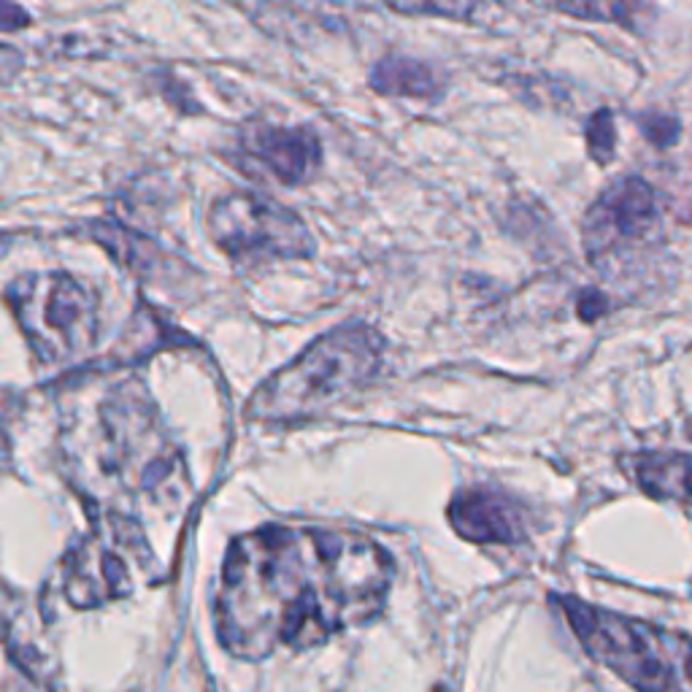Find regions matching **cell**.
Masks as SVG:
<instances>
[{"mask_svg":"<svg viewBox=\"0 0 692 692\" xmlns=\"http://www.w3.org/2000/svg\"><path fill=\"white\" fill-rule=\"evenodd\" d=\"M388 552L354 530L268 525L239 535L222 563L217 635L233 658L311 650L382 614Z\"/></svg>","mask_w":692,"mask_h":692,"instance_id":"obj_1","label":"cell"},{"mask_svg":"<svg viewBox=\"0 0 692 692\" xmlns=\"http://www.w3.org/2000/svg\"><path fill=\"white\" fill-rule=\"evenodd\" d=\"M382 354L384 341L373 328L330 330L254 392L247 409L249 420L301 422L320 417L363 390L377 377Z\"/></svg>","mask_w":692,"mask_h":692,"instance_id":"obj_2","label":"cell"},{"mask_svg":"<svg viewBox=\"0 0 692 692\" xmlns=\"http://www.w3.org/2000/svg\"><path fill=\"white\" fill-rule=\"evenodd\" d=\"M558 606L584 650L635 692H692L690 639L576 598H560Z\"/></svg>","mask_w":692,"mask_h":692,"instance_id":"obj_3","label":"cell"},{"mask_svg":"<svg viewBox=\"0 0 692 692\" xmlns=\"http://www.w3.org/2000/svg\"><path fill=\"white\" fill-rule=\"evenodd\" d=\"M6 305L43 365L71 363L96 347L98 301L71 273H20L6 287Z\"/></svg>","mask_w":692,"mask_h":692,"instance_id":"obj_4","label":"cell"},{"mask_svg":"<svg viewBox=\"0 0 692 692\" xmlns=\"http://www.w3.org/2000/svg\"><path fill=\"white\" fill-rule=\"evenodd\" d=\"M106 471L120 473L130 490L147 492L154 501L171 503L187 490L184 463L168 441L149 398L124 384L103 403Z\"/></svg>","mask_w":692,"mask_h":692,"instance_id":"obj_5","label":"cell"},{"mask_svg":"<svg viewBox=\"0 0 692 692\" xmlns=\"http://www.w3.org/2000/svg\"><path fill=\"white\" fill-rule=\"evenodd\" d=\"M205 228L230 260L244 265L303 260L317 249L309 224L295 211L252 190L230 192L211 203Z\"/></svg>","mask_w":692,"mask_h":692,"instance_id":"obj_6","label":"cell"},{"mask_svg":"<svg viewBox=\"0 0 692 692\" xmlns=\"http://www.w3.org/2000/svg\"><path fill=\"white\" fill-rule=\"evenodd\" d=\"M658 224V203L650 184L625 177L609 184L584 217V249L592 263L646 239Z\"/></svg>","mask_w":692,"mask_h":692,"instance_id":"obj_7","label":"cell"},{"mask_svg":"<svg viewBox=\"0 0 692 692\" xmlns=\"http://www.w3.org/2000/svg\"><path fill=\"white\" fill-rule=\"evenodd\" d=\"M244 154L284 187H301L320 171L322 147L309 128L252 122L241 130Z\"/></svg>","mask_w":692,"mask_h":692,"instance_id":"obj_8","label":"cell"},{"mask_svg":"<svg viewBox=\"0 0 692 692\" xmlns=\"http://www.w3.org/2000/svg\"><path fill=\"white\" fill-rule=\"evenodd\" d=\"M130 588H133V582H130L124 558L117 554L109 539H103L101 530L84 539V544L68 558L66 595L77 606L92 609L98 603L111 601V598L128 595Z\"/></svg>","mask_w":692,"mask_h":692,"instance_id":"obj_9","label":"cell"},{"mask_svg":"<svg viewBox=\"0 0 692 692\" xmlns=\"http://www.w3.org/2000/svg\"><path fill=\"white\" fill-rule=\"evenodd\" d=\"M449 522L473 544H517L525 535L520 507L490 488L460 492L449 507Z\"/></svg>","mask_w":692,"mask_h":692,"instance_id":"obj_10","label":"cell"},{"mask_svg":"<svg viewBox=\"0 0 692 692\" xmlns=\"http://www.w3.org/2000/svg\"><path fill=\"white\" fill-rule=\"evenodd\" d=\"M368 87L377 96L390 98H420V101H433L444 92V82L433 68L420 60L401 58V54H390L382 58L377 66L368 71Z\"/></svg>","mask_w":692,"mask_h":692,"instance_id":"obj_11","label":"cell"},{"mask_svg":"<svg viewBox=\"0 0 692 692\" xmlns=\"http://www.w3.org/2000/svg\"><path fill=\"white\" fill-rule=\"evenodd\" d=\"M639 482L654 495L692 501V458H688V454H650V458H641Z\"/></svg>","mask_w":692,"mask_h":692,"instance_id":"obj_12","label":"cell"},{"mask_svg":"<svg viewBox=\"0 0 692 692\" xmlns=\"http://www.w3.org/2000/svg\"><path fill=\"white\" fill-rule=\"evenodd\" d=\"M403 17H441L452 22H471L482 0H382Z\"/></svg>","mask_w":692,"mask_h":692,"instance_id":"obj_13","label":"cell"},{"mask_svg":"<svg viewBox=\"0 0 692 692\" xmlns=\"http://www.w3.org/2000/svg\"><path fill=\"white\" fill-rule=\"evenodd\" d=\"M558 9L563 14L576 17V20L590 22H628L625 0H558Z\"/></svg>","mask_w":692,"mask_h":692,"instance_id":"obj_14","label":"cell"},{"mask_svg":"<svg viewBox=\"0 0 692 692\" xmlns=\"http://www.w3.org/2000/svg\"><path fill=\"white\" fill-rule=\"evenodd\" d=\"M588 152L598 166H609L614 160V147H616V130L614 120H611V111L601 109L590 117L588 130Z\"/></svg>","mask_w":692,"mask_h":692,"instance_id":"obj_15","label":"cell"},{"mask_svg":"<svg viewBox=\"0 0 692 692\" xmlns=\"http://www.w3.org/2000/svg\"><path fill=\"white\" fill-rule=\"evenodd\" d=\"M641 130H644V136L654 143V147H669V143L676 141V136H679L676 120H671V117H663V114L641 117Z\"/></svg>","mask_w":692,"mask_h":692,"instance_id":"obj_16","label":"cell"},{"mask_svg":"<svg viewBox=\"0 0 692 692\" xmlns=\"http://www.w3.org/2000/svg\"><path fill=\"white\" fill-rule=\"evenodd\" d=\"M28 24L30 14L22 6H17L14 0H3V3H0V28H3V33H14V30L28 28Z\"/></svg>","mask_w":692,"mask_h":692,"instance_id":"obj_17","label":"cell"},{"mask_svg":"<svg viewBox=\"0 0 692 692\" xmlns=\"http://www.w3.org/2000/svg\"><path fill=\"white\" fill-rule=\"evenodd\" d=\"M690 433H692V428H690Z\"/></svg>","mask_w":692,"mask_h":692,"instance_id":"obj_18","label":"cell"}]
</instances>
